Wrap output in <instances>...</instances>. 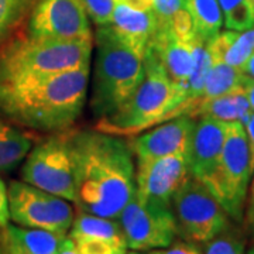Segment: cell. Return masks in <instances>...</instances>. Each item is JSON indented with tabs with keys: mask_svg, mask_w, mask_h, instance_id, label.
I'll return each instance as SVG.
<instances>
[{
	"mask_svg": "<svg viewBox=\"0 0 254 254\" xmlns=\"http://www.w3.org/2000/svg\"><path fill=\"white\" fill-rule=\"evenodd\" d=\"M210 61L212 63L205 79L202 98L199 102L222 96L242 85L243 72L240 69L225 63V60H210Z\"/></svg>",
	"mask_w": 254,
	"mask_h": 254,
	"instance_id": "obj_20",
	"label": "cell"
},
{
	"mask_svg": "<svg viewBox=\"0 0 254 254\" xmlns=\"http://www.w3.org/2000/svg\"><path fill=\"white\" fill-rule=\"evenodd\" d=\"M122 1L133 9L143 10V11H150L154 6V0H122Z\"/></svg>",
	"mask_w": 254,
	"mask_h": 254,
	"instance_id": "obj_34",
	"label": "cell"
},
{
	"mask_svg": "<svg viewBox=\"0 0 254 254\" xmlns=\"http://www.w3.org/2000/svg\"><path fill=\"white\" fill-rule=\"evenodd\" d=\"M190 14L195 36L200 43L208 44L218 36L223 26V14L218 0H182Z\"/></svg>",
	"mask_w": 254,
	"mask_h": 254,
	"instance_id": "obj_19",
	"label": "cell"
},
{
	"mask_svg": "<svg viewBox=\"0 0 254 254\" xmlns=\"http://www.w3.org/2000/svg\"><path fill=\"white\" fill-rule=\"evenodd\" d=\"M126 254H145V253H141V252H133V250H131L130 253H126ZM147 254H148V253H147Z\"/></svg>",
	"mask_w": 254,
	"mask_h": 254,
	"instance_id": "obj_37",
	"label": "cell"
},
{
	"mask_svg": "<svg viewBox=\"0 0 254 254\" xmlns=\"http://www.w3.org/2000/svg\"><path fill=\"white\" fill-rule=\"evenodd\" d=\"M253 173L245 127L240 122H227L225 144L216 168L203 185L236 223L243 222Z\"/></svg>",
	"mask_w": 254,
	"mask_h": 254,
	"instance_id": "obj_6",
	"label": "cell"
},
{
	"mask_svg": "<svg viewBox=\"0 0 254 254\" xmlns=\"http://www.w3.org/2000/svg\"><path fill=\"white\" fill-rule=\"evenodd\" d=\"M223 24L227 30L245 31L254 27V9L252 0H218Z\"/></svg>",
	"mask_w": 254,
	"mask_h": 254,
	"instance_id": "obj_22",
	"label": "cell"
},
{
	"mask_svg": "<svg viewBox=\"0 0 254 254\" xmlns=\"http://www.w3.org/2000/svg\"><path fill=\"white\" fill-rule=\"evenodd\" d=\"M75 164L76 210L118 219L136 193V165L123 136L99 130H69Z\"/></svg>",
	"mask_w": 254,
	"mask_h": 254,
	"instance_id": "obj_1",
	"label": "cell"
},
{
	"mask_svg": "<svg viewBox=\"0 0 254 254\" xmlns=\"http://www.w3.org/2000/svg\"><path fill=\"white\" fill-rule=\"evenodd\" d=\"M60 254H79L78 253V249H76L75 242L68 235H66L65 240H64L63 247L60 250Z\"/></svg>",
	"mask_w": 254,
	"mask_h": 254,
	"instance_id": "obj_35",
	"label": "cell"
},
{
	"mask_svg": "<svg viewBox=\"0 0 254 254\" xmlns=\"http://www.w3.org/2000/svg\"><path fill=\"white\" fill-rule=\"evenodd\" d=\"M95 46L96 60L89 105L93 116L99 120L115 113L136 92L144 78V64L109 26L96 28Z\"/></svg>",
	"mask_w": 254,
	"mask_h": 254,
	"instance_id": "obj_4",
	"label": "cell"
},
{
	"mask_svg": "<svg viewBox=\"0 0 254 254\" xmlns=\"http://www.w3.org/2000/svg\"><path fill=\"white\" fill-rule=\"evenodd\" d=\"M252 3H253V9H254V0H252Z\"/></svg>",
	"mask_w": 254,
	"mask_h": 254,
	"instance_id": "obj_40",
	"label": "cell"
},
{
	"mask_svg": "<svg viewBox=\"0 0 254 254\" xmlns=\"http://www.w3.org/2000/svg\"><path fill=\"white\" fill-rule=\"evenodd\" d=\"M168 26H170V33L177 40H181L185 43H193L198 40L195 36V28H193L190 14L184 6L174 13Z\"/></svg>",
	"mask_w": 254,
	"mask_h": 254,
	"instance_id": "obj_27",
	"label": "cell"
},
{
	"mask_svg": "<svg viewBox=\"0 0 254 254\" xmlns=\"http://www.w3.org/2000/svg\"><path fill=\"white\" fill-rule=\"evenodd\" d=\"M88 17L96 27L109 26L113 11L122 0H81Z\"/></svg>",
	"mask_w": 254,
	"mask_h": 254,
	"instance_id": "obj_25",
	"label": "cell"
},
{
	"mask_svg": "<svg viewBox=\"0 0 254 254\" xmlns=\"http://www.w3.org/2000/svg\"><path fill=\"white\" fill-rule=\"evenodd\" d=\"M37 0H0V46L27 23Z\"/></svg>",
	"mask_w": 254,
	"mask_h": 254,
	"instance_id": "obj_21",
	"label": "cell"
},
{
	"mask_svg": "<svg viewBox=\"0 0 254 254\" xmlns=\"http://www.w3.org/2000/svg\"><path fill=\"white\" fill-rule=\"evenodd\" d=\"M242 88H243L246 96H247V99H249V103H250V106H252V109H253L254 112V79L253 78H250V76H247V75L243 73V78H242Z\"/></svg>",
	"mask_w": 254,
	"mask_h": 254,
	"instance_id": "obj_33",
	"label": "cell"
},
{
	"mask_svg": "<svg viewBox=\"0 0 254 254\" xmlns=\"http://www.w3.org/2000/svg\"><path fill=\"white\" fill-rule=\"evenodd\" d=\"M10 220L9 198H7V188L3 180L0 178V227L7 225Z\"/></svg>",
	"mask_w": 254,
	"mask_h": 254,
	"instance_id": "obj_31",
	"label": "cell"
},
{
	"mask_svg": "<svg viewBox=\"0 0 254 254\" xmlns=\"http://www.w3.org/2000/svg\"><path fill=\"white\" fill-rule=\"evenodd\" d=\"M33 148V137L0 119V174L17 168Z\"/></svg>",
	"mask_w": 254,
	"mask_h": 254,
	"instance_id": "obj_18",
	"label": "cell"
},
{
	"mask_svg": "<svg viewBox=\"0 0 254 254\" xmlns=\"http://www.w3.org/2000/svg\"><path fill=\"white\" fill-rule=\"evenodd\" d=\"M254 53V27L239 31L235 41L229 47L226 55H225V63L235 66L242 71L246 61L250 58V55Z\"/></svg>",
	"mask_w": 254,
	"mask_h": 254,
	"instance_id": "obj_23",
	"label": "cell"
},
{
	"mask_svg": "<svg viewBox=\"0 0 254 254\" xmlns=\"http://www.w3.org/2000/svg\"><path fill=\"white\" fill-rule=\"evenodd\" d=\"M180 239L205 246L232 227V219L212 192L192 175L171 200Z\"/></svg>",
	"mask_w": 254,
	"mask_h": 254,
	"instance_id": "obj_7",
	"label": "cell"
},
{
	"mask_svg": "<svg viewBox=\"0 0 254 254\" xmlns=\"http://www.w3.org/2000/svg\"><path fill=\"white\" fill-rule=\"evenodd\" d=\"M79 254H126L127 247L115 245L99 237H79L72 239Z\"/></svg>",
	"mask_w": 254,
	"mask_h": 254,
	"instance_id": "obj_26",
	"label": "cell"
},
{
	"mask_svg": "<svg viewBox=\"0 0 254 254\" xmlns=\"http://www.w3.org/2000/svg\"><path fill=\"white\" fill-rule=\"evenodd\" d=\"M69 131V130H68ZM68 131L55 133L37 143L21 167V181L73 202L76 196L75 164Z\"/></svg>",
	"mask_w": 254,
	"mask_h": 254,
	"instance_id": "obj_8",
	"label": "cell"
},
{
	"mask_svg": "<svg viewBox=\"0 0 254 254\" xmlns=\"http://www.w3.org/2000/svg\"><path fill=\"white\" fill-rule=\"evenodd\" d=\"M184 6L182 0H154V11L157 18V30H167L170 28V20L173 14Z\"/></svg>",
	"mask_w": 254,
	"mask_h": 254,
	"instance_id": "obj_28",
	"label": "cell"
},
{
	"mask_svg": "<svg viewBox=\"0 0 254 254\" xmlns=\"http://www.w3.org/2000/svg\"><path fill=\"white\" fill-rule=\"evenodd\" d=\"M190 177L187 153L136 163V195L141 199L171 208L174 193Z\"/></svg>",
	"mask_w": 254,
	"mask_h": 254,
	"instance_id": "obj_12",
	"label": "cell"
},
{
	"mask_svg": "<svg viewBox=\"0 0 254 254\" xmlns=\"http://www.w3.org/2000/svg\"><path fill=\"white\" fill-rule=\"evenodd\" d=\"M66 235L7 223L0 227L3 254H60Z\"/></svg>",
	"mask_w": 254,
	"mask_h": 254,
	"instance_id": "obj_16",
	"label": "cell"
},
{
	"mask_svg": "<svg viewBox=\"0 0 254 254\" xmlns=\"http://www.w3.org/2000/svg\"><path fill=\"white\" fill-rule=\"evenodd\" d=\"M195 120L196 119L190 116H178L157 125L154 128H147L144 133L136 134L131 141H128L136 163L187 153Z\"/></svg>",
	"mask_w": 254,
	"mask_h": 254,
	"instance_id": "obj_13",
	"label": "cell"
},
{
	"mask_svg": "<svg viewBox=\"0 0 254 254\" xmlns=\"http://www.w3.org/2000/svg\"><path fill=\"white\" fill-rule=\"evenodd\" d=\"M26 34L50 40L93 38L81 0H37L26 23Z\"/></svg>",
	"mask_w": 254,
	"mask_h": 254,
	"instance_id": "obj_11",
	"label": "cell"
},
{
	"mask_svg": "<svg viewBox=\"0 0 254 254\" xmlns=\"http://www.w3.org/2000/svg\"><path fill=\"white\" fill-rule=\"evenodd\" d=\"M247 254H254V246L250 249V250H249V252H247Z\"/></svg>",
	"mask_w": 254,
	"mask_h": 254,
	"instance_id": "obj_38",
	"label": "cell"
},
{
	"mask_svg": "<svg viewBox=\"0 0 254 254\" xmlns=\"http://www.w3.org/2000/svg\"><path fill=\"white\" fill-rule=\"evenodd\" d=\"M245 225L246 235L250 237V240L254 243V173L250 187H249V193H247V200H246L245 216L243 222Z\"/></svg>",
	"mask_w": 254,
	"mask_h": 254,
	"instance_id": "obj_30",
	"label": "cell"
},
{
	"mask_svg": "<svg viewBox=\"0 0 254 254\" xmlns=\"http://www.w3.org/2000/svg\"><path fill=\"white\" fill-rule=\"evenodd\" d=\"M227 122L210 118H198L190 134L187 151L190 175L202 184L216 168L225 144Z\"/></svg>",
	"mask_w": 254,
	"mask_h": 254,
	"instance_id": "obj_14",
	"label": "cell"
},
{
	"mask_svg": "<svg viewBox=\"0 0 254 254\" xmlns=\"http://www.w3.org/2000/svg\"><path fill=\"white\" fill-rule=\"evenodd\" d=\"M148 254H205L200 245L190 243L184 239H175L173 243L163 249L151 250Z\"/></svg>",
	"mask_w": 254,
	"mask_h": 254,
	"instance_id": "obj_29",
	"label": "cell"
},
{
	"mask_svg": "<svg viewBox=\"0 0 254 254\" xmlns=\"http://www.w3.org/2000/svg\"><path fill=\"white\" fill-rule=\"evenodd\" d=\"M93 38L50 40L17 36L0 48V81L46 76L91 64Z\"/></svg>",
	"mask_w": 254,
	"mask_h": 254,
	"instance_id": "obj_5",
	"label": "cell"
},
{
	"mask_svg": "<svg viewBox=\"0 0 254 254\" xmlns=\"http://www.w3.org/2000/svg\"><path fill=\"white\" fill-rule=\"evenodd\" d=\"M0 254H3V250H1V246H0Z\"/></svg>",
	"mask_w": 254,
	"mask_h": 254,
	"instance_id": "obj_39",
	"label": "cell"
},
{
	"mask_svg": "<svg viewBox=\"0 0 254 254\" xmlns=\"http://www.w3.org/2000/svg\"><path fill=\"white\" fill-rule=\"evenodd\" d=\"M252 113L253 109L240 85L222 96L199 102L190 118H210L222 122H240L243 125Z\"/></svg>",
	"mask_w": 254,
	"mask_h": 254,
	"instance_id": "obj_17",
	"label": "cell"
},
{
	"mask_svg": "<svg viewBox=\"0 0 254 254\" xmlns=\"http://www.w3.org/2000/svg\"><path fill=\"white\" fill-rule=\"evenodd\" d=\"M10 219L20 226L68 235L75 210L71 202L24 181H11L7 188Z\"/></svg>",
	"mask_w": 254,
	"mask_h": 254,
	"instance_id": "obj_9",
	"label": "cell"
},
{
	"mask_svg": "<svg viewBox=\"0 0 254 254\" xmlns=\"http://www.w3.org/2000/svg\"><path fill=\"white\" fill-rule=\"evenodd\" d=\"M144 78L123 106L99 119L96 130L116 136H136L143 130L178 116H190L193 105L187 89L174 85L153 50L143 57Z\"/></svg>",
	"mask_w": 254,
	"mask_h": 254,
	"instance_id": "obj_3",
	"label": "cell"
},
{
	"mask_svg": "<svg viewBox=\"0 0 254 254\" xmlns=\"http://www.w3.org/2000/svg\"><path fill=\"white\" fill-rule=\"evenodd\" d=\"M126 239L127 249L151 252L163 249L178 237L173 209L134 196L118 218Z\"/></svg>",
	"mask_w": 254,
	"mask_h": 254,
	"instance_id": "obj_10",
	"label": "cell"
},
{
	"mask_svg": "<svg viewBox=\"0 0 254 254\" xmlns=\"http://www.w3.org/2000/svg\"><path fill=\"white\" fill-rule=\"evenodd\" d=\"M109 27L123 44H126L143 60L155 36L157 18L153 10H136L120 1L113 11Z\"/></svg>",
	"mask_w": 254,
	"mask_h": 254,
	"instance_id": "obj_15",
	"label": "cell"
},
{
	"mask_svg": "<svg viewBox=\"0 0 254 254\" xmlns=\"http://www.w3.org/2000/svg\"><path fill=\"white\" fill-rule=\"evenodd\" d=\"M205 254H247L246 240L239 230L229 227L226 232L205 245Z\"/></svg>",
	"mask_w": 254,
	"mask_h": 254,
	"instance_id": "obj_24",
	"label": "cell"
},
{
	"mask_svg": "<svg viewBox=\"0 0 254 254\" xmlns=\"http://www.w3.org/2000/svg\"><path fill=\"white\" fill-rule=\"evenodd\" d=\"M91 64L46 76L0 81V115L43 133L71 130L86 102Z\"/></svg>",
	"mask_w": 254,
	"mask_h": 254,
	"instance_id": "obj_2",
	"label": "cell"
},
{
	"mask_svg": "<svg viewBox=\"0 0 254 254\" xmlns=\"http://www.w3.org/2000/svg\"><path fill=\"white\" fill-rule=\"evenodd\" d=\"M243 127L247 134V141H249V148H250V163L254 171V112L250 115V118L243 123Z\"/></svg>",
	"mask_w": 254,
	"mask_h": 254,
	"instance_id": "obj_32",
	"label": "cell"
},
{
	"mask_svg": "<svg viewBox=\"0 0 254 254\" xmlns=\"http://www.w3.org/2000/svg\"><path fill=\"white\" fill-rule=\"evenodd\" d=\"M242 72L254 79V53L250 55V58L246 61V64L243 65V68H242Z\"/></svg>",
	"mask_w": 254,
	"mask_h": 254,
	"instance_id": "obj_36",
	"label": "cell"
}]
</instances>
